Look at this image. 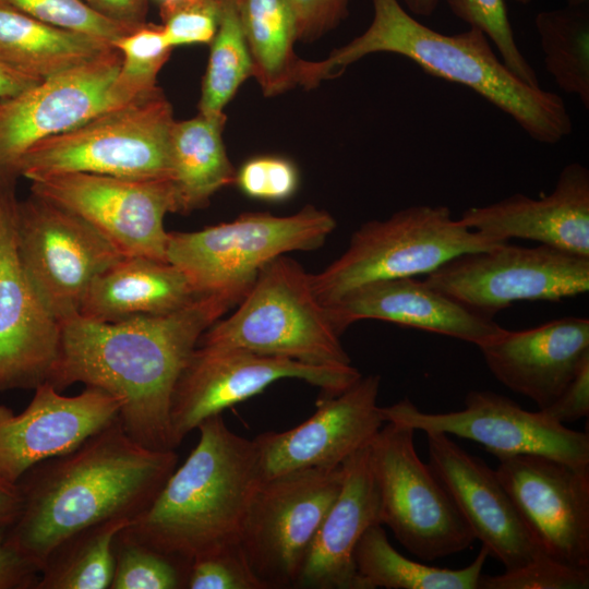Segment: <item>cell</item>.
Here are the masks:
<instances>
[{
  "label": "cell",
  "mask_w": 589,
  "mask_h": 589,
  "mask_svg": "<svg viewBox=\"0 0 589 589\" xmlns=\"http://www.w3.org/2000/svg\"><path fill=\"white\" fill-rule=\"evenodd\" d=\"M235 304L202 296L177 312L101 323L75 315L61 323V345L48 378L61 392L98 387L122 401L127 434L155 450H172L170 405L176 384L202 334Z\"/></svg>",
  "instance_id": "6da1fadb"
},
{
  "label": "cell",
  "mask_w": 589,
  "mask_h": 589,
  "mask_svg": "<svg viewBox=\"0 0 589 589\" xmlns=\"http://www.w3.org/2000/svg\"><path fill=\"white\" fill-rule=\"evenodd\" d=\"M177 462L175 449L155 450L131 438L118 417L21 477L22 506L7 539L40 572L50 552L76 532L142 514Z\"/></svg>",
  "instance_id": "7a4b0ae2"
},
{
  "label": "cell",
  "mask_w": 589,
  "mask_h": 589,
  "mask_svg": "<svg viewBox=\"0 0 589 589\" xmlns=\"http://www.w3.org/2000/svg\"><path fill=\"white\" fill-rule=\"evenodd\" d=\"M372 7L373 19L361 35L324 60H304L301 86L313 88L368 55L390 52L410 59L431 75L470 88L539 143L553 145L572 133L562 97L519 80L478 28L446 35L420 23L399 0H372Z\"/></svg>",
  "instance_id": "3957f363"
},
{
  "label": "cell",
  "mask_w": 589,
  "mask_h": 589,
  "mask_svg": "<svg viewBox=\"0 0 589 589\" xmlns=\"http://www.w3.org/2000/svg\"><path fill=\"white\" fill-rule=\"evenodd\" d=\"M200 440L151 505L120 533L189 566L202 554L239 542L262 481L254 440L228 429L221 413L197 426Z\"/></svg>",
  "instance_id": "277c9868"
},
{
  "label": "cell",
  "mask_w": 589,
  "mask_h": 589,
  "mask_svg": "<svg viewBox=\"0 0 589 589\" xmlns=\"http://www.w3.org/2000/svg\"><path fill=\"white\" fill-rule=\"evenodd\" d=\"M325 306L296 261L278 256L266 264L237 310L216 321L197 346L238 348L315 365H347Z\"/></svg>",
  "instance_id": "5b68a950"
},
{
  "label": "cell",
  "mask_w": 589,
  "mask_h": 589,
  "mask_svg": "<svg viewBox=\"0 0 589 589\" xmlns=\"http://www.w3.org/2000/svg\"><path fill=\"white\" fill-rule=\"evenodd\" d=\"M172 107L163 91L97 115L32 146L15 166L29 181L68 172L135 180L170 179Z\"/></svg>",
  "instance_id": "8992f818"
},
{
  "label": "cell",
  "mask_w": 589,
  "mask_h": 589,
  "mask_svg": "<svg viewBox=\"0 0 589 589\" xmlns=\"http://www.w3.org/2000/svg\"><path fill=\"white\" fill-rule=\"evenodd\" d=\"M335 227L334 217L313 205L290 216L247 213L197 231L168 232L166 260L200 296H220L236 305L266 264L287 252L320 248Z\"/></svg>",
  "instance_id": "52a82bcc"
},
{
  "label": "cell",
  "mask_w": 589,
  "mask_h": 589,
  "mask_svg": "<svg viewBox=\"0 0 589 589\" xmlns=\"http://www.w3.org/2000/svg\"><path fill=\"white\" fill-rule=\"evenodd\" d=\"M503 243L454 219L447 206H409L361 225L346 251L311 275V284L321 303L328 305L361 285L426 275L459 254Z\"/></svg>",
  "instance_id": "ba28073f"
},
{
  "label": "cell",
  "mask_w": 589,
  "mask_h": 589,
  "mask_svg": "<svg viewBox=\"0 0 589 589\" xmlns=\"http://www.w3.org/2000/svg\"><path fill=\"white\" fill-rule=\"evenodd\" d=\"M414 430L382 425L369 444L380 495L381 525L410 553L434 561L469 549L476 540L449 493L417 454Z\"/></svg>",
  "instance_id": "9c48e42d"
},
{
  "label": "cell",
  "mask_w": 589,
  "mask_h": 589,
  "mask_svg": "<svg viewBox=\"0 0 589 589\" xmlns=\"http://www.w3.org/2000/svg\"><path fill=\"white\" fill-rule=\"evenodd\" d=\"M425 284L470 312L492 318L520 300L561 301L589 290V257L540 244L503 243L459 254Z\"/></svg>",
  "instance_id": "30bf717a"
},
{
  "label": "cell",
  "mask_w": 589,
  "mask_h": 589,
  "mask_svg": "<svg viewBox=\"0 0 589 589\" xmlns=\"http://www.w3.org/2000/svg\"><path fill=\"white\" fill-rule=\"evenodd\" d=\"M342 477L339 466L298 470L260 482L249 503L239 543L267 589L296 588Z\"/></svg>",
  "instance_id": "8fae6325"
},
{
  "label": "cell",
  "mask_w": 589,
  "mask_h": 589,
  "mask_svg": "<svg viewBox=\"0 0 589 589\" xmlns=\"http://www.w3.org/2000/svg\"><path fill=\"white\" fill-rule=\"evenodd\" d=\"M351 364L315 365L238 348L196 346L176 384L170 405L173 448L205 419L221 413L281 378H299L334 396L361 377Z\"/></svg>",
  "instance_id": "7c38bea8"
},
{
  "label": "cell",
  "mask_w": 589,
  "mask_h": 589,
  "mask_svg": "<svg viewBox=\"0 0 589 589\" xmlns=\"http://www.w3.org/2000/svg\"><path fill=\"white\" fill-rule=\"evenodd\" d=\"M16 247L28 281L60 323L79 314L94 278L124 256L85 220L33 193L17 202Z\"/></svg>",
  "instance_id": "4fadbf2b"
},
{
  "label": "cell",
  "mask_w": 589,
  "mask_h": 589,
  "mask_svg": "<svg viewBox=\"0 0 589 589\" xmlns=\"http://www.w3.org/2000/svg\"><path fill=\"white\" fill-rule=\"evenodd\" d=\"M31 182V193L85 220L124 256L167 262L164 219L176 213L170 179L68 172Z\"/></svg>",
  "instance_id": "5bb4252c"
},
{
  "label": "cell",
  "mask_w": 589,
  "mask_h": 589,
  "mask_svg": "<svg viewBox=\"0 0 589 589\" xmlns=\"http://www.w3.org/2000/svg\"><path fill=\"white\" fill-rule=\"evenodd\" d=\"M461 410L423 412L405 398L381 407L384 422L423 432H438L473 441L497 459L542 455L577 466L589 465V436L568 429L542 410L522 409L509 397L491 390H470Z\"/></svg>",
  "instance_id": "9a60e30c"
},
{
  "label": "cell",
  "mask_w": 589,
  "mask_h": 589,
  "mask_svg": "<svg viewBox=\"0 0 589 589\" xmlns=\"http://www.w3.org/2000/svg\"><path fill=\"white\" fill-rule=\"evenodd\" d=\"M122 57H99L0 100V185H14L19 159L38 142L124 106L112 93Z\"/></svg>",
  "instance_id": "2e32d148"
},
{
  "label": "cell",
  "mask_w": 589,
  "mask_h": 589,
  "mask_svg": "<svg viewBox=\"0 0 589 589\" xmlns=\"http://www.w3.org/2000/svg\"><path fill=\"white\" fill-rule=\"evenodd\" d=\"M495 473L542 554L589 568V465L526 454L500 458Z\"/></svg>",
  "instance_id": "e0dca14e"
},
{
  "label": "cell",
  "mask_w": 589,
  "mask_h": 589,
  "mask_svg": "<svg viewBox=\"0 0 589 589\" xmlns=\"http://www.w3.org/2000/svg\"><path fill=\"white\" fill-rule=\"evenodd\" d=\"M14 185H0V393L35 389L57 362L61 323L28 281L16 247Z\"/></svg>",
  "instance_id": "ac0fdd59"
},
{
  "label": "cell",
  "mask_w": 589,
  "mask_h": 589,
  "mask_svg": "<svg viewBox=\"0 0 589 589\" xmlns=\"http://www.w3.org/2000/svg\"><path fill=\"white\" fill-rule=\"evenodd\" d=\"M380 375L361 376L347 389L323 396L303 423L254 438L262 481L311 468H336L368 446L384 420L377 406Z\"/></svg>",
  "instance_id": "d6986e66"
},
{
  "label": "cell",
  "mask_w": 589,
  "mask_h": 589,
  "mask_svg": "<svg viewBox=\"0 0 589 589\" xmlns=\"http://www.w3.org/2000/svg\"><path fill=\"white\" fill-rule=\"evenodd\" d=\"M34 392L21 413L0 405V478L12 483L35 465L79 447L122 407L119 398L93 386L64 396L46 382Z\"/></svg>",
  "instance_id": "ffe728a7"
},
{
  "label": "cell",
  "mask_w": 589,
  "mask_h": 589,
  "mask_svg": "<svg viewBox=\"0 0 589 589\" xmlns=\"http://www.w3.org/2000/svg\"><path fill=\"white\" fill-rule=\"evenodd\" d=\"M429 465L449 493L476 540L505 570L544 555L533 541L495 470L449 435L426 432Z\"/></svg>",
  "instance_id": "44dd1931"
},
{
  "label": "cell",
  "mask_w": 589,
  "mask_h": 589,
  "mask_svg": "<svg viewBox=\"0 0 589 589\" xmlns=\"http://www.w3.org/2000/svg\"><path fill=\"white\" fill-rule=\"evenodd\" d=\"M459 220L493 239L537 241L589 257V170L580 163L566 165L553 191L540 199L521 193L496 203L466 209Z\"/></svg>",
  "instance_id": "7402d4cb"
},
{
  "label": "cell",
  "mask_w": 589,
  "mask_h": 589,
  "mask_svg": "<svg viewBox=\"0 0 589 589\" xmlns=\"http://www.w3.org/2000/svg\"><path fill=\"white\" fill-rule=\"evenodd\" d=\"M478 348L501 384L544 409L589 358V320L567 316L529 329H504Z\"/></svg>",
  "instance_id": "603a6c76"
},
{
  "label": "cell",
  "mask_w": 589,
  "mask_h": 589,
  "mask_svg": "<svg viewBox=\"0 0 589 589\" xmlns=\"http://www.w3.org/2000/svg\"><path fill=\"white\" fill-rule=\"evenodd\" d=\"M324 306L339 335L354 322L373 318L446 335L480 347L505 329L492 318L470 312L414 277L364 284Z\"/></svg>",
  "instance_id": "cb8c5ba5"
},
{
  "label": "cell",
  "mask_w": 589,
  "mask_h": 589,
  "mask_svg": "<svg viewBox=\"0 0 589 589\" xmlns=\"http://www.w3.org/2000/svg\"><path fill=\"white\" fill-rule=\"evenodd\" d=\"M341 466V488L315 534L296 588L363 589L353 551L364 531L381 524L380 495L369 445L349 456Z\"/></svg>",
  "instance_id": "d4e9b609"
},
{
  "label": "cell",
  "mask_w": 589,
  "mask_h": 589,
  "mask_svg": "<svg viewBox=\"0 0 589 589\" xmlns=\"http://www.w3.org/2000/svg\"><path fill=\"white\" fill-rule=\"evenodd\" d=\"M200 296L175 265L145 256H123L91 283L79 315L119 323L182 310Z\"/></svg>",
  "instance_id": "484cf974"
},
{
  "label": "cell",
  "mask_w": 589,
  "mask_h": 589,
  "mask_svg": "<svg viewBox=\"0 0 589 589\" xmlns=\"http://www.w3.org/2000/svg\"><path fill=\"white\" fill-rule=\"evenodd\" d=\"M225 112L175 121L170 133V165L176 213L189 214L208 205L211 197L236 182L223 141Z\"/></svg>",
  "instance_id": "4316f807"
},
{
  "label": "cell",
  "mask_w": 589,
  "mask_h": 589,
  "mask_svg": "<svg viewBox=\"0 0 589 589\" xmlns=\"http://www.w3.org/2000/svg\"><path fill=\"white\" fill-rule=\"evenodd\" d=\"M111 47L107 40L45 23L0 2V62L19 73L43 81Z\"/></svg>",
  "instance_id": "83f0119b"
},
{
  "label": "cell",
  "mask_w": 589,
  "mask_h": 589,
  "mask_svg": "<svg viewBox=\"0 0 589 589\" xmlns=\"http://www.w3.org/2000/svg\"><path fill=\"white\" fill-rule=\"evenodd\" d=\"M253 75L265 96L299 85L303 59L294 52L297 22L289 0H239Z\"/></svg>",
  "instance_id": "f1b7e54d"
},
{
  "label": "cell",
  "mask_w": 589,
  "mask_h": 589,
  "mask_svg": "<svg viewBox=\"0 0 589 589\" xmlns=\"http://www.w3.org/2000/svg\"><path fill=\"white\" fill-rule=\"evenodd\" d=\"M484 546L471 564L458 569L430 566L400 554L381 524L370 526L359 539L353 562L363 589H479Z\"/></svg>",
  "instance_id": "f546056e"
},
{
  "label": "cell",
  "mask_w": 589,
  "mask_h": 589,
  "mask_svg": "<svg viewBox=\"0 0 589 589\" xmlns=\"http://www.w3.org/2000/svg\"><path fill=\"white\" fill-rule=\"evenodd\" d=\"M129 522L110 520L65 539L45 560L36 589H110L115 539Z\"/></svg>",
  "instance_id": "4dcf8cb0"
},
{
  "label": "cell",
  "mask_w": 589,
  "mask_h": 589,
  "mask_svg": "<svg viewBox=\"0 0 589 589\" xmlns=\"http://www.w3.org/2000/svg\"><path fill=\"white\" fill-rule=\"evenodd\" d=\"M546 71L564 92L589 109L588 5L546 10L534 19Z\"/></svg>",
  "instance_id": "1f68e13d"
},
{
  "label": "cell",
  "mask_w": 589,
  "mask_h": 589,
  "mask_svg": "<svg viewBox=\"0 0 589 589\" xmlns=\"http://www.w3.org/2000/svg\"><path fill=\"white\" fill-rule=\"evenodd\" d=\"M209 45L199 103V112L205 115L224 112L239 87L253 75L239 0H221L218 28Z\"/></svg>",
  "instance_id": "d6a6232c"
},
{
  "label": "cell",
  "mask_w": 589,
  "mask_h": 589,
  "mask_svg": "<svg viewBox=\"0 0 589 589\" xmlns=\"http://www.w3.org/2000/svg\"><path fill=\"white\" fill-rule=\"evenodd\" d=\"M122 57L112 82V93L122 105L154 92L156 77L173 47L168 43L163 26L145 23L112 43Z\"/></svg>",
  "instance_id": "836d02e7"
},
{
  "label": "cell",
  "mask_w": 589,
  "mask_h": 589,
  "mask_svg": "<svg viewBox=\"0 0 589 589\" xmlns=\"http://www.w3.org/2000/svg\"><path fill=\"white\" fill-rule=\"evenodd\" d=\"M115 570L110 589H183L188 565L120 532L113 543Z\"/></svg>",
  "instance_id": "e575fe53"
},
{
  "label": "cell",
  "mask_w": 589,
  "mask_h": 589,
  "mask_svg": "<svg viewBox=\"0 0 589 589\" xmlns=\"http://www.w3.org/2000/svg\"><path fill=\"white\" fill-rule=\"evenodd\" d=\"M455 16L481 31L506 68L529 86L540 87L536 71L519 50L505 0H446Z\"/></svg>",
  "instance_id": "d590c367"
},
{
  "label": "cell",
  "mask_w": 589,
  "mask_h": 589,
  "mask_svg": "<svg viewBox=\"0 0 589 589\" xmlns=\"http://www.w3.org/2000/svg\"><path fill=\"white\" fill-rule=\"evenodd\" d=\"M0 2L45 23L86 33L111 45L121 36L137 29L104 19L83 0H0Z\"/></svg>",
  "instance_id": "8d00e7d4"
},
{
  "label": "cell",
  "mask_w": 589,
  "mask_h": 589,
  "mask_svg": "<svg viewBox=\"0 0 589 589\" xmlns=\"http://www.w3.org/2000/svg\"><path fill=\"white\" fill-rule=\"evenodd\" d=\"M188 589H267L257 578L239 542L193 558L188 567Z\"/></svg>",
  "instance_id": "74e56055"
},
{
  "label": "cell",
  "mask_w": 589,
  "mask_h": 589,
  "mask_svg": "<svg viewBox=\"0 0 589 589\" xmlns=\"http://www.w3.org/2000/svg\"><path fill=\"white\" fill-rule=\"evenodd\" d=\"M163 29L171 47L211 44L219 24L221 0L159 2Z\"/></svg>",
  "instance_id": "f35d334b"
},
{
  "label": "cell",
  "mask_w": 589,
  "mask_h": 589,
  "mask_svg": "<svg viewBox=\"0 0 589 589\" xmlns=\"http://www.w3.org/2000/svg\"><path fill=\"white\" fill-rule=\"evenodd\" d=\"M589 568H576L545 555L503 574L482 575L479 589H587Z\"/></svg>",
  "instance_id": "ab89813d"
},
{
  "label": "cell",
  "mask_w": 589,
  "mask_h": 589,
  "mask_svg": "<svg viewBox=\"0 0 589 589\" xmlns=\"http://www.w3.org/2000/svg\"><path fill=\"white\" fill-rule=\"evenodd\" d=\"M298 171L288 159L279 156H259L245 161L236 173V182L250 197L283 201L298 187Z\"/></svg>",
  "instance_id": "60d3db41"
},
{
  "label": "cell",
  "mask_w": 589,
  "mask_h": 589,
  "mask_svg": "<svg viewBox=\"0 0 589 589\" xmlns=\"http://www.w3.org/2000/svg\"><path fill=\"white\" fill-rule=\"evenodd\" d=\"M350 0H289L298 41L311 43L337 27L348 15Z\"/></svg>",
  "instance_id": "b9f144b4"
},
{
  "label": "cell",
  "mask_w": 589,
  "mask_h": 589,
  "mask_svg": "<svg viewBox=\"0 0 589 589\" xmlns=\"http://www.w3.org/2000/svg\"><path fill=\"white\" fill-rule=\"evenodd\" d=\"M539 410L562 424L589 416V358L584 360L560 396L550 406Z\"/></svg>",
  "instance_id": "7bdbcfd3"
},
{
  "label": "cell",
  "mask_w": 589,
  "mask_h": 589,
  "mask_svg": "<svg viewBox=\"0 0 589 589\" xmlns=\"http://www.w3.org/2000/svg\"><path fill=\"white\" fill-rule=\"evenodd\" d=\"M39 570L7 539V526H0V589H36Z\"/></svg>",
  "instance_id": "ee69618b"
},
{
  "label": "cell",
  "mask_w": 589,
  "mask_h": 589,
  "mask_svg": "<svg viewBox=\"0 0 589 589\" xmlns=\"http://www.w3.org/2000/svg\"><path fill=\"white\" fill-rule=\"evenodd\" d=\"M85 4L104 19L133 28L146 22L148 0H83Z\"/></svg>",
  "instance_id": "f6af8a7d"
},
{
  "label": "cell",
  "mask_w": 589,
  "mask_h": 589,
  "mask_svg": "<svg viewBox=\"0 0 589 589\" xmlns=\"http://www.w3.org/2000/svg\"><path fill=\"white\" fill-rule=\"evenodd\" d=\"M21 506L19 485L0 478V526H10L17 518Z\"/></svg>",
  "instance_id": "bcb514c9"
},
{
  "label": "cell",
  "mask_w": 589,
  "mask_h": 589,
  "mask_svg": "<svg viewBox=\"0 0 589 589\" xmlns=\"http://www.w3.org/2000/svg\"><path fill=\"white\" fill-rule=\"evenodd\" d=\"M39 82L0 62V100L15 96Z\"/></svg>",
  "instance_id": "7dc6e473"
},
{
  "label": "cell",
  "mask_w": 589,
  "mask_h": 589,
  "mask_svg": "<svg viewBox=\"0 0 589 589\" xmlns=\"http://www.w3.org/2000/svg\"><path fill=\"white\" fill-rule=\"evenodd\" d=\"M408 11L419 16L432 15L440 0H402Z\"/></svg>",
  "instance_id": "c3c4849f"
},
{
  "label": "cell",
  "mask_w": 589,
  "mask_h": 589,
  "mask_svg": "<svg viewBox=\"0 0 589 589\" xmlns=\"http://www.w3.org/2000/svg\"><path fill=\"white\" fill-rule=\"evenodd\" d=\"M566 5L572 7H580V5H588L589 0H566Z\"/></svg>",
  "instance_id": "681fc988"
},
{
  "label": "cell",
  "mask_w": 589,
  "mask_h": 589,
  "mask_svg": "<svg viewBox=\"0 0 589 589\" xmlns=\"http://www.w3.org/2000/svg\"><path fill=\"white\" fill-rule=\"evenodd\" d=\"M516 2H518L519 4H524V5H527L531 2V0H515Z\"/></svg>",
  "instance_id": "f907efd6"
},
{
  "label": "cell",
  "mask_w": 589,
  "mask_h": 589,
  "mask_svg": "<svg viewBox=\"0 0 589 589\" xmlns=\"http://www.w3.org/2000/svg\"><path fill=\"white\" fill-rule=\"evenodd\" d=\"M158 1L161 2V1H165V0H158Z\"/></svg>",
  "instance_id": "816d5d0a"
}]
</instances>
